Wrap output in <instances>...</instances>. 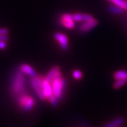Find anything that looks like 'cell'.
Returning <instances> with one entry per match:
<instances>
[{
	"label": "cell",
	"instance_id": "obj_1",
	"mask_svg": "<svg viewBox=\"0 0 127 127\" xmlns=\"http://www.w3.org/2000/svg\"><path fill=\"white\" fill-rule=\"evenodd\" d=\"M50 82L51 83V85L52 87L53 95L56 97H57L58 99L61 98L62 96L63 95V93L65 90L66 85V80L62 76L61 71H59V72L52 78V80Z\"/></svg>",
	"mask_w": 127,
	"mask_h": 127
},
{
	"label": "cell",
	"instance_id": "obj_10",
	"mask_svg": "<svg viewBox=\"0 0 127 127\" xmlns=\"http://www.w3.org/2000/svg\"><path fill=\"white\" fill-rule=\"evenodd\" d=\"M124 122L123 117H117L113 121H111L110 122L107 123L104 127H120Z\"/></svg>",
	"mask_w": 127,
	"mask_h": 127
},
{
	"label": "cell",
	"instance_id": "obj_20",
	"mask_svg": "<svg viewBox=\"0 0 127 127\" xmlns=\"http://www.w3.org/2000/svg\"></svg>",
	"mask_w": 127,
	"mask_h": 127
},
{
	"label": "cell",
	"instance_id": "obj_6",
	"mask_svg": "<svg viewBox=\"0 0 127 127\" xmlns=\"http://www.w3.org/2000/svg\"><path fill=\"white\" fill-rule=\"evenodd\" d=\"M54 37L55 40L59 42V46L62 50H66L68 49V39L65 34L61 32H57L55 34Z\"/></svg>",
	"mask_w": 127,
	"mask_h": 127
},
{
	"label": "cell",
	"instance_id": "obj_2",
	"mask_svg": "<svg viewBox=\"0 0 127 127\" xmlns=\"http://www.w3.org/2000/svg\"><path fill=\"white\" fill-rule=\"evenodd\" d=\"M25 78L23 76V72L21 71L16 73L14 77L12 85H11V92L12 94L16 97H19L23 93H25Z\"/></svg>",
	"mask_w": 127,
	"mask_h": 127
},
{
	"label": "cell",
	"instance_id": "obj_19",
	"mask_svg": "<svg viewBox=\"0 0 127 127\" xmlns=\"http://www.w3.org/2000/svg\"><path fill=\"white\" fill-rule=\"evenodd\" d=\"M8 40V37L6 35H0V41H6Z\"/></svg>",
	"mask_w": 127,
	"mask_h": 127
},
{
	"label": "cell",
	"instance_id": "obj_11",
	"mask_svg": "<svg viewBox=\"0 0 127 127\" xmlns=\"http://www.w3.org/2000/svg\"><path fill=\"white\" fill-rule=\"evenodd\" d=\"M113 78L115 80L125 79L127 80V71L125 70H119L113 74Z\"/></svg>",
	"mask_w": 127,
	"mask_h": 127
},
{
	"label": "cell",
	"instance_id": "obj_4",
	"mask_svg": "<svg viewBox=\"0 0 127 127\" xmlns=\"http://www.w3.org/2000/svg\"><path fill=\"white\" fill-rule=\"evenodd\" d=\"M18 104L23 108L25 111H28L34 107L35 105V100L31 97L30 95H28L23 93L20 95L18 97Z\"/></svg>",
	"mask_w": 127,
	"mask_h": 127
},
{
	"label": "cell",
	"instance_id": "obj_3",
	"mask_svg": "<svg viewBox=\"0 0 127 127\" xmlns=\"http://www.w3.org/2000/svg\"><path fill=\"white\" fill-rule=\"evenodd\" d=\"M42 79L43 77L42 76H35L32 77L31 80L32 87L35 90L37 95L40 98L41 100H45V96L44 95L43 90H42Z\"/></svg>",
	"mask_w": 127,
	"mask_h": 127
},
{
	"label": "cell",
	"instance_id": "obj_12",
	"mask_svg": "<svg viewBox=\"0 0 127 127\" xmlns=\"http://www.w3.org/2000/svg\"><path fill=\"white\" fill-rule=\"evenodd\" d=\"M111 1L113 4L118 6L119 7L122 8L127 11V0H108Z\"/></svg>",
	"mask_w": 127,
	"mask_h": 127
},
{
	"label": "cell",
	"instance_id": "obj_5",
	"mask_svg": "<svg viewBox=\"0 0 127 127\" xmlns=\"http://www.w3.org/2000/svg\"><path fill=\"white\" fill-rule=\"evenodd\" d=\"M75 22L73 16L71 14H64L60 18L61 24L68 29H72L75 27Z\"/></svg>",
	"mask_w": 127,
	"mask_h": 127
},
{
	"label": "cell",
	"instance_id": "obj_14",
	"mask_svg": "<svg viewBox=\"0 0 127 127\" xmlns=\"http://www.w3.org/2000/svg\"><path fill=\"white\" fill-rule=\"evenodd\" d=\"M126 83H127V80L125 79H119V80H116V81L114 82L113 84L114 88L115 89H119L120 88L124 86Z\"/></svg>",
	"mask_w": 127,
	"mask_h": 127
},
{
	"label": "cell",
	"instance_id": "obj_8",
	"mask_svg": "<svg viewBox=\"0 0 127 127\" xmlns=\"http://www.w3.org/2000/svg\"><path fill=\"white\" fill-rule=\"evenodd\" d=\"M42 90L46 99L48 100L53 95V91H52V87L51 85V83L48 80H47L45 78H43L42 79Z\"/></svg>",
	"mask_w": 127,
	"mask_h": 127
},
{
	"label": "cell",
	"instance_id": "obj_17",
	"mask_svg": "<svg viewBox=\"0 0 127 127\" xmlns=\"http://www.w3.org/2000/svg\"><path fill=\"white\" fill-rule=\"evenodd\" d=\"M9 31L6 28H0V35H7Z\"/></svg>",
	"mask_w": 127,
	"mask_h": 127
},
{
	"label": "cell",
	"instance_id": "obj_16",
	"mask_svg": "<svg viewBox=\"0 0 127 127\" xmlns=\"http://www.w3.org/2000/svg\"><path fill=\"white\" fill-rule=\"evenodd\" d=\"M73 77L76 80H81L83 77V73L81 71L79 70H75L73 71Z\"/></svg>",
	"mask_w": 127,
	"mask_h": 127
},
{
	"label": "cell",
	"instance_id": "obj_7",
	"mask_svg": "<svg viewBox=\"0 0 127 127\" xmlns=\"http://www.w3.org/2000/svg\"><path fill=\"white\" fill-rule=\"evenodd\" d=\"M97 25V21L95 18L92 19L91 21H83L79 26V31L81 32H86L90 31Z\"/></svg>",
	"mask_w": 127,
	"mask_h": 127
},
{
	"label": "cell",
	"instance_id": "obj_9",
	"mask_svg": "<svg viewBox=\"0 0 127 127\" xmlns=\"http://www.w3.org/2000/svg\"><path fill=\"white\" fill-rule=\"evenodd\" d=\"M20 71L21 72L24 73L26 74H27L28 76H30L31 77H33L35 76H36V72L32 68L31 66L28 64H22L21 66H20Z\"/></svg>",
	"mask_w": 127,
	"mask_h": 127
},
{
	"label": "cell",
	"instance_id": "obj_13",
	"mask_svg": "<svg viewBox=\"0 0 127 127\" xmlns=\"http://www.w3.org/2000/svg\"><path fill=\"white\" fill-rule=\"evenodd\" d=\"M124 10L122 8L119 7L116 5H111L109 6V11L111 13H113L114 14H122L124 13Z\"/></svg>",
	"mask_w": 127,
	"mask_h": 127
},
{
	"label": "cell",
	"instance_id": "obj_18",
	"mask_svg": "<svg viewBox=\"0 0 127 127\" xmlns=\"http://www.w3.org/2000/svg\"><path fill=\"white\" fill-rule=\"evenodd\" d=\"M6 47V45L4 42V41H0V49L3 50V49H4Z\"/></svg>",
	"mask_w": 127,
	"mask_h": 127
},
{
	"label": "cell",
	"instance_id": "obj_15",
	"mask_svg": "<svg viewBox=\"0 0 127 127\" xmlns=\"http://www.w3.org/2000/svg\"><path fill=\"white\" fill-rule=\"evenodd\" d=\"M73 16L74 18V21L76 22H83L84 18V14H80V13H76L73 14Z\"/></svg>",
	"mask_w": 127,
	"mask_h": 127
}]
</instances>
